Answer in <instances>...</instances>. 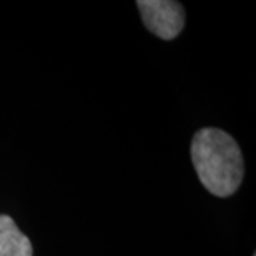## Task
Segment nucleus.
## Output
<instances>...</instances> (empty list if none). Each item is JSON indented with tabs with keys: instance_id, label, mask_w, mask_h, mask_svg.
<instances>
[{
	"instance_id": "obj_1",
	"label": "nucleus",
	"mask_w": 256,
	"mask_h": 256,
	"mask_svg": "<svg viewBox=\"0 0 256 256\" xmlns=\"http://www.w3.org/2000/svg\"><path fill=\"white\" fill-rule=\"evenodd\" d=\"M191 160L200 181L212 195L226 198L244 180V158L238 142L220 128H202L191 142Z\"/></svg>"
},
{
	"instance_id": "obj_2",
	"label": "nucleus",
	"mask_w": 256,
	"mask_h": 256,
	"mask_svg": "<svg viewBox=\"0 0 256 256\" xmlns=\"http://www.w3.org/2000/svg\"><path fill=\"white\" fill-rule=\"evenodd\" d=\"M146 28L162 40H172L182 32L185 10L180 2L174 0H138Z\"/></svg>"
},
{
	"instance_id": "obj_3",
	"label": "nucleus",
	"mask_w": 256,
	"mask_h": 256,
	"mask_svg": "<svg viewBox=\"0 0 256 256\" xmlns=\"http://www.w3.org/2000/svg\"><path fill=\"white\" fill-rule=\"evenodd\" d=\"M0 256H33L30 239L9 215H0Z\"/></svg>"
}]
</instances>
